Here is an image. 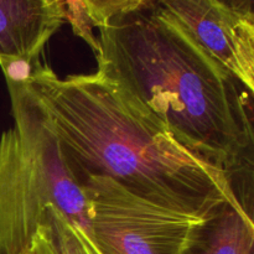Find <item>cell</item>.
<instances>
[{
	"label": "cell",
	"instance_id": "cell-1",
	"mask_svg": "<svg viewBox=\"0 0 254 254\" xmlns=\"http://www.w3.org/2000/svg\"><path fill=\"white\" fill-rule=\"evenodd\" d=\"M98 71L179 144L230 178L252 174V93L156 5L99 27ZM237 195V192H236Z\"/></svg>",
	"mask_w": 254,
	"mask_h": 254
},
{
	"label": "cell",
	"instance_id": "cell-2",
	"mask_svg": "<svg viewBox=\"0 0 254 254\" xmlns=\"http://www.w3.org/2000/svg\"><path fill=\"white\" fill-rule=\"evenodd\" d=\"M26 81L78 181L107 178L143 200L202 220L225 203L242 205L225 173L179 145L97 72L60 78L37 62Z\"/></svg>",
	"mask_w": 254,
	"mask_h": 254
},
{
	"label": "cell",
	"instance_id": "cell-3",
	"mask_svg": "<svg viewBox=\"0 0 254 254\" xmlns=\"http://www.w3.org/2000/svg\"><path fill=\"white\" fill-rule=\"evenodd\" d=\"M5 81L14 124L0 136V254L24 253L50 207L94 245L88 200L46 109L26 78Z\"/></svg>",
	"mask_w": 254,
	"mask_h": 254
},
{
	"label": "cell",
	"instance_id": "cell-4",
	"mask_svg": "<svg viewBox=\"0 0 254 254\" xmlns=\"http://www.w3.org/2000/svg\"><path fill=\"white\" fill-rule=\"evenodd\" d=\"M79 183L99 254H183L203 221L143 200L107 178L84 176Z\"/></svg>",
	"mask_w": 254,
	"mask_h": 254
},
{
	"label": "cell",
	"instance_id": "cell-5",
	"mask_svg": "<svg viewBox=\"0 0 254 254\" xmlns=\"http://www.w3.org/2000/svg\"><path fill=\"white\" fill-rule=\"evenodd\" d=\"M156 5L253 93V0H156Z\"/></svg>",
	"mask_w": 254,
	"mask_h": 254
},
{
	"label": "cell",
	"instance_id": "cell-6",
	"mask_svg": "<svg viewBox=\"0 0 254 254\" xmlns=\"http://www.w3.org/2000/svg\"><path fill=\"white\" fill-rule=\"evenodd\" d=\"M64 22V0H0V67L37 64Z\"/></svg>",
	"mask_w": 254,
	"mask_h": 254
},
{
	"label": "cell",
	"instance_id": "cell-7",
	"mask_svg": "<svg viewBox=\"0 0 254 254\" xmlns=\"http://www.w3.org/2000/svg\"><path fill=\"white\" fill-rule=\"evenodd\" d=\"M183 254H254V222L240 203H225L198 223Z\"/></svg>",
	"mask_w": 254,
	"mask_h": 254
},
{
	"label": "cell",
	"instance_id": "cell-8",
	"mask_svg": "<svg viewBox=\"0 0 254 254\" xmlns=\"http://www.w3.org/2000/svg\"><path fill=\"white\" fill-rule=\"evenodd\" d=\"M141 0H69L67 2V21L72 31L88 37L111 19L136 7Z\"/></svg>",
	"mask_w": 254,
	"mask_h": 254
},
{
	"label": "cell",
	"instance_id": "cell-9",
	"mask_svg": "<svg viewBox=\"0 0 254 254\" xmlns=\"http://www.w3.org/2000/svg\"><path fill=\"white\" fill-rule=\"evenodd\" d=\"M44 223L49 230V238L54 254H99L96 246L74 227L59 210L50 207Z\"/></svg>",
	"mask_w": 254,
	"mask_h": 254
},
{
	"label": "cell",
	"instance_id": "cell-10",
	"mask_svg": "<svg viewBox=\"0 0 254 254\" xmlns=\"http://www.w3.org/2000/svg\"><path fill=\"white\" fill-rule=\"evenodd\" d=\"M22 254H54L50 243L49 230L45 223L40 226L30 247Z\"/></svg>",
	"mask_w": 254,
	"mask_h": 254
}]
</instances>
